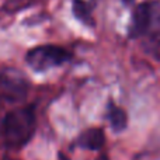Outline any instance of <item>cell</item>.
<instances>
[{
	"label": "cell",
	"instance_id": "obj_7",
	"mask_svg": "<svg viewBox=\"0 0 160 160\" xmlns=\"http://www.w3.org/2000/svg\"><path fill=\"white\" fill-rule=\"evenodd\" d=\"M146 35H150V44L153 51L160 55V14L158 13V3L153 6V17Z\"/></svg>",
	"mask_w": 160,
	"mask_h": 160
},
{
	"label": "cell",
	"instance_id": "obj_5",
	"mask_svg": "<svg viewBox=\"0 0 160 160\" xmlns=\"http://www.w3.org/2000/svg\"><path fill=\"white\" fill-rule=\"evenodd\" d=\"M105 135L102 128H88L78 138V145L87 150H100L104 146Z\"/></svg>",
	"mask_w": 160,
	"mask_h": 160
},
{
	"label": "cell",
	"instance_id": "obj_11",
	"mask_svg": "<svg viewBox=\"0 0 160 160\" xmlns=\"http://www.w3.org/2000/svg\"><path fill=\"white\" fill-rule=\"evenodd\" d=\"M131 2H132V0H124V3H127V4H129Z\"/></svg>",
	"mask_w": 160,
	"mask_h": 160
},
{
	"label": "cell",
	"instance_id": "obj_6",
	"mask_svg": "<svg viewBox=\"0 0 160 160\" xmlns=\"http://www.w3.org/2000/svg\"><path fill=\"white\" fill-rule=\"evenodd\" d=\"M107 118L111 125V129H112L114 132H122V131L127 129L128 117H127V112H125L121 107L111 104L110 107H108Z\"/></svg>",
	"mask_w": 160,
	"mask_h": 160
},
{
	"label": "cell",
	"instance_id": "obj_10",
	"mask_svg": "<svg viewBox=\"0 0 160 160\" xmlns=\"http://www.w3.org/2000/svg\"><path fill=\"white\" fill-rule=\"evenodd\" d=\"M96 160H110V158H108L107 153H100L98 158H97Z\"/></svg>",
	"mask_w": 160,
	"mask_h": 160
},
{
	"label": "cell",
	"instance_id": "obj_9",
	"mask_svg": "<svg viewBox=\"0 0 160 160\" xmlns=\"http://www.w3.org/2000/svg\"><path fill=\"white\" fill-rule=\"evenodd\" d=\"M21 2V4H20V7H22V6H28V4H31V3H34V2H37V0H20Z\"/></svg>",
	"mask_w": 160,
	"mask_h": 160
},
{
	"label": "cell",
	"instance_id": "obj_8",
	"mask_svg": "<svg viewBox=\"0 0 160 160\" xmlns=\"http://www.w3.org/2000/svg\"><path fill=\"white\" fill-rule=\"evenodd\" d=\"M73 14L75 17L79 20V21L84 22L87 25H94L93 17H91V7L87 2L84 0H73Z\"/></svg>",
	"mask_w": 160,
	"mask_h": 160
},
{
	"label": "cell",
	"instance_id": "obj_2",
	"mask_svg": "<svg viewBox=\"0 0 160 160\" xmlns=\"http://www.w3.org/2000/svg\"><path fill=\"white\" fill-rule=\"evenodd\" d=\"M72 58L69 51L58 45H39L30 49L25 55L27 65L35 72H45L61 66Z\"/></svg>",
	"mask_w": 160,
	"mask_h": 160
},
{
	"label": "cell",
	"instance_id": "obj_1",
	"mask_svg": "<svg viewBox=\"0 0 160 160\" xmlns=\"http://www.w3.org/2000/svg\"><path fill=\"white\" fill-rule=\"evenodd\" d=\"M37 118L32 105L17 107L8 111L0 124V136L8 148L25 146L35 133Z\"/></svg>",
	"mask_w": 160,
	"mask_h": 160
},
{
	"label": "cell",
	"instance_id": "obj_3",
	"mask_svg": "<svg viewBox=\"0 0 160 160\" xmlns=\"http://www.w3.org/2000/svg\"><path fill=\"white\" fill-rule=\"evenodd\" d=\"M30 82L17 69H4L0 72V100L18 102L27 96Z\"/></svg>",
	"mask_w": 160,
	"mask_h": 160
},
{
	"label": "cell",
	"instance_id": "obj_4",
	"mask_svg": "<svg viewBox=\"0 0 160 160\" xmlns=\"http://www.w3.org/2000/svg\"><path fill=\"white\" fill-rule=\"evenodd\" d=\"M153 6H155V2H143L136 6L129 24L131 38H139V37L146 35L153 17Z\"/></svg>",
	"mask_w": 160,
	"mask_h": 160
}]
</instances>
